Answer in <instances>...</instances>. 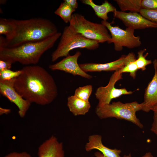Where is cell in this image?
<instances>
[{"label": "cell", "mask_w": 157, "mask_h": 157, "mask_svg": "<svg viewBox=\"0 0 157 157\" xmlns=\"http://www.w3.org/2000/svg\"><path fill=\"white\" fill-rule=\"evenodd\" d=\"M92 91L91 85H87L76 88L74 92V95L77 97L86 101H89V98Z\"/></svg>", "instance_id": "cell-21"}, {"label": "cell", "mask_w": 157, "mask_h": 157, "mask_svg": "<svg viewBox=\"0 0 157 157\" xmlns=\"http://www.w3.org/2000/svg\"><path fill=\"white\" fill-rule=\"evenodd\" d=\"M155 69L154 75L146 88L144 96L142 110L148 112L157 104V60L153 61Z\"/></svg>", "instance_id": "cell-14"}, {"label": "cell", "mask_w": 157, "mask_h": 157, "mask_svg": "<svg viewBox=\"0 0 157 157\" xmlns=\"http://www.w3.org/2000/svg\"><path fill=\"white\" fill-rule=\"evenodd\" d=\"M120 70L114 72L106 86L100 87L96 90L95 95L98 101L97 106L109 104L114 99L122 95H130L133 93V92L128 91L125 88L118 89L115 88V85L116 82L122 78V73Z\"/></svg>", "instance_id": "cell-8"}, {"label": "cell", "mask_w": 157, "mask_h": 157, "mask_svg": "<svg viewBox=\"0 0 157 157\" xmlns=\"http://www.w3.org/2000/svg\"><path fill=\"white\" fill-rule=\"evenodd\" d=\"M142 8L157 10V0H142Z\"/></svg>", "instance_id": "cell-26"}, {"label": "cell", "mask_w": 157, "mask_h": 157, "mask_svg": "<svg viewBox=\"0 0 157 157\" xmlns=\"http://www.w3.org/2000/svg\"><path fill=\"white\" fill-rule=\"evenodd\" d=\"M143 106V102L139 104L135 101L124 103L118 101L101 106H97L95 113L100 119L115 118L124 119L142 129L143 125L137 117L136 113L138 111L142 110Z\"/></svg>", "instance_id": "cell-4"}, {"label": "cell", "mask_w": 157, "mask_h": 157, "mask_svg": "<svg viewBox=\"0 0 157 157\" xmlns=\"http://www.w3.org/2000/svg\"><path fill=\"white\" fill-rule=\"evenodd\" d=\"M136 59L134 53L131 52L127 55H123L117 60L108 63H87L79 64L81 69L86 73L102 71L115 72L122 68L129 62Z\"/></svg>", "instance_id": "cell-10"}, {"label": "cell", "mask_w": 157, "mask_h": 157, "mask_svg": "<svg viewBox=\"0 0 157 157\" xmlns=\"http://www.w3.org/2000/svg\"><path fill=\"white\" fill-rule=\"evenodd\" d=\"M67 105L69 111L75 116L85 115L91 106L89 101L83 100L74 95L68 97Z\"/></svg>", "instance_id": "cell-16"}, {"label": "cell", "mask_w": 157, "mask_h": 157, "mask_svg": "<svg viewBox=\"0 0 157 157\" xmlns=\"http://www.w3.org/2000/svg\"><path fill=\"white\" fill-rule=\"evenodd\" d=\"M113 16L121 20L127 28L134 30L157 28V24L146 19L138 13H127L117 10L113 13Z\"/></svg>", "instance_id": "cell-12"}, {"label": "cell", "mask_w": 157, "mask_h": 157, "mask_svg": "<svg viewBox=\"0 0 157 157\" xmlns=\"http://www.w3.org/2000/svg\"><path fill=\"white\" fill-rule=\"evenodd\" d=\"M86 151L97 150L106 157H121V150L116 148L111 149L104 145L102 143L101 136L98 134L90 135L88 141L85 146Z\"/></svg>", "instance_id": "cell-15"}, {"label": "cell", "mask_w": 157, "mask_h": 157, "mask_svg": "<svg viewBox=\"0 0 157 157\" xmlns=\"http://www.w3.org/2000/svg\"><path fill=\"white\" fill-rule=\"evenodd\" d=\"M61 34L58 32L43 40L26 43L13 47H0V59L12 63L17 62L23 65H35L44 52L53 47Z\"/></svg>", "instance_id": "cell-3"}, {"label": "cell", "mask_w": 157, "mask_h": 157, "mask_svg": "<svg viewBox=\"0 0 157 157\" xmlns=\"http://www.w3.org/2000/svg\"><path fill=\"white\" fill-rule=\"evenodd\" d=\"M151 110L154 112V113L157 114V104L152 108Z\"/></svg>", "instance_id": "cell-34"}, {"label": "cell", "mask_w": 157, "mask_h": 157, "mask_svg": "<svg viewBox=\"0 0 157 157\" xmlns=\"http://www.w3.org/2000/svg\"><path fill=\"white\" fill-rule=\"evenodd\" d=\"M16 31V26L13 19L0 18V35H4L5 38L10 40L14 36Z\"/></svg>", "instance_id": "cell-18"}, {"label": "cell", "mask_w": 157, "mask_h": 157, "mask_svg": "<svg viewBox=\"0 0 157 157\" xmlns=\"http://www.w3.org/2000/svg\"><path fill=\"white\" fill-rule=\"evenodd\" d=\"M139 13L146 19L157 24V10L142 8Z\"/></svg>", "instance_id": "cell-25"}, {"label": "cell", "mask_w": 157, "mask_h": 157, "mask_svg": "<svg viewBox=\"0 0 157 157\" xmlns=\"http://www.w3.org/2000/svg\"><path fill=\"white\" fill-rule=\"evenodd\" d=\"M151 131L157 136V114L154 113Z\"/></svg>", "instance_id": "cell-29"}, {"label": "cell", "mask_w": 157, "mask_h": 157, "mask_svg": "<svg viewBox=\"0 0 157 157\" xmlns=\"http://www.w3.org/2000/svg\"><path fill=\"white\" fill-rule=\"evenodd\" d=\"M82 3L92 7L97 16L104 21H107L108 17V14L109 12L114 13L116 8L108 1L105 0L101 5L96 4L92 0H82Z\"/></svg>", "instance_id": "cell-17"}, {"label": "cell", "mask_w": 157, "mask_h": 157, "mask_svg": "<svg viewBox=\"0 0 157 157\" xmlns=\"http://www.w3.org/2000/svg\"><path fill=\"white\" fill-rule=\"evenodd\" d=\"M94 155L95 157H106L99 151L96 152L94 154Z\"/></svg>", "instance_id": "cell-33"}, {"label": "cell", "mask_w": 157, "mask_h": 157, "mask_svg": "<svg viewBox=\"0 0 157 157\" xmlns=\"http://www.w3.org/2000/svg\"><path fill=\"white\" fill-rule=\"evenodd\" d=\"M3 157H32L28 153L23 151L21 152H13L8 154Z\"/></svg>", "instance_id": "cell-27"}, {"label": "cell", "mask_w": 157, "mask_h": 157, "mask_svg": "<svg viewBox=\"0 0 157 157\" xmlns=\"http://www.w3.org/2000/svg\"><path fill=\"white\" fill-rule=\"evenodd\" d=\"M75 10L63 2L61 3L54 13L59 16L65 23H67L69 22L72 18V13Z\"/></svg>", "instance_id": "cell-20"}, {"label": "cell", "mask_w": 157, "mask_h": 157, "mask_svg": "<svg viewBox=\"0 0 157 157\" xmlns=\"http://www.w3.org/2000/svg\"><path fill=\"white\" fill-rule=\"evenodd\" d=\"M11 112L10 109L0 107V115H2L3 114H8Z\"/></svg>", "instance_id": "cell-31"}, {"label": "cell", "mask_w": 157, "mask_h": 157, "mask_svg": "<svg viewBox=\"0 0 157 157\" xmlns=\"http://www.w3.org/2000/svg\"><path fill=\"white\" fill-rule=\"evenodd\" d=\"M124 157H132L131 153H129L128 155H125ZM141 157H154L150 152L146 153L144 155Z\"/></svg>", "instance_id": "cell-32"}, {"label": "cell", "mask_w": 157, "mask_h": 157, "mask_svg": "<svg viewBox=\"0 0 157 157\" xmlns=\"http://www.w3.org/2000/svg\"><path fill=\"white\" fill-rule=\"evenodd\" d=\"M69 23L71 29L87 39L99 43L108 42L111 39V35L104 25L91 22L81 14H73Z\"/></svg>", "instance_id": "cell-6"}, {"label": "cell", "mask_w": 157, "mask_h": 157, "mask_svg": "<svg viewBox=\"0 0 157 157\" xmlns=\"http://www.w3.org/2000/svg\"><path fill=\"white\" fill-rule=\"evenodd\" d=\"M21 70L14 87L22 98L31 103L42 106L54 101L58 94L57 87L53 77L44 68L38 65H28Z\"/></svg>", "instance_id": "cell-1"}, {"label": "cell", "mask_w": 157, "mask_h": 157, "mask_svg": "<svg viewBox=\"0 0 157 157\" xmlns=\"http://www.w3.org/2000/svg\"><path fill=\"white\" fill-rule=\"evenodd\" d=\"M16 78L8 80H0V93L16 105L18 109L19 116L23 118L25 116L31 103L22 98L16 90L14 87Z\"/></svg>", "instance_id": "cell-9"}, {"label": "cell", "mask_w": 157, "mask_h": 157, "mask_svg": "<svg viewBox=\"0 0 157 157\" xmlns=\"http://www.w3.org/2000/svg\"><path fill=\"white\" fill-rule=\"evenodd\" d=\"M81 53L76 51L72 55L69 54L60 61L49 65V67L52 70H60L73 75L79 76L88 79H90L92 76L84 71L78 63V60Z\"/></svg>", "instance_id": "cell-11"}, {"label": "cell", "mask_w": 157, "mask_h": 157, "mask_svg": "<svg viewBox=\"0 0 157 157\" xmlns=\"http://www.w3.org/2000/svg\"><path fill=\"white\" fill-rule=\"evenodd\" d=\"M121 11L129 10L131 12L139 13L142 9V0H116Z\"/></svg>", "instance_id": "cell-19"}, {"label": "cell", "mask_w": 157, "mask_h": 157, "mask_svg": "<svg viewBox=\"0 0 157 157\" xmlns=\"http://www.w3.org/2000/svg\"><path fill=\"white\" fill-rule=\"evenodd\" d=\"M146 51V49L139 51L138 52V58L135 61L138 69H140L142 71L145 70L146 69V67L152 63L151 60L146 59V57L148 55V53H147L144 56L143 55L144 53Z\"/></svg>", "instance_id": "cell-22"}, {"label": "cell", "mask_w": 157, "mask_h": 157, "mask_svg": "<svg viewBox=\"0 0 157 157\" xmlns=\"http://www.w3.org/2000/svg\"><path fill=\"white\" fill-rule=\"evenodd\" d=\"M21 73V69L16 71L6 69L0 71V80H8L16 78Z\"/></svg>", "instance_id": "cell-24"}, {"label": "cell", "mask_w": 157, "mask_h": 157, "mask_svg": "<svg viewBox=\"0 0 157 157\" xmlns=\"http://www.w3.org/2000/svg\"><path fill=\"white\" fill-rule=\"evenodd\" d=\"M6 0H1L0 1V2H3V3H1V4H4V3H6Z\"/></svg>", "instance_id": "cell-35"}, {"label": "cell", "mask_w": 157, "mask_h": 157, "mask_svg": "<svg viewBox=\"0 0 157 157\" xmlns=\"http://www.w3.org/2000/svg\"><path fill=\"white\" fill-rule=\"evenodd\" d=\"M134 60L129 62L121 69L120 72L122 73L124 72H129L130 76L133 79L135 78L136 73L138 69L135 63L136 60Z\"/></svg>", "instance_id": "cell-23"}, {"label": "cell", "mask_w": 157, "mask_h": 157, "mask_svg": "<svg viewBox=\"0 0 157 157\" xmlns=\"http://www.w3.org/2000/svg\"><path fill=\"white\" fill-rule=\"evenodd\" d=\"M12 63L11 62L0 59V71L6 69H10Z\"/></svg>", "instance_id": "cell-28"}, {"label": "cell", "mask_w": 157, "mask_h": 157, "mask_svg": "<svg viewBox=\"0 0 157 157\" xmlns=\"http://www.w3.org/2000/svg\"><path fill=\"white\" fill-rule=\"evenodd\" d=\"M13 20L16 26L15 35L10 40L1 36L0 47H13L26 43L42 41L58 32L55 25L47 19L35 18Z\"/></svg>", "instance_id": "cell-2"}, {"label": "cell", "mask_w": 157, "mask_h": 157, "mask_svg": "<svg viewBox=\"0 0 157 157\" xmlns=\"http://www.w3.org/2000/svg\"><path fill=\"white\" fill-rule=\"evenodd\" d=\"M64 2L67 3L75 10L78 7V3L76 0H64Z\"/></svg>", "instance_id": "cell-30"}, {"label": "cell", "mask_w": 157, "mask_h": 157, "mask_svg": "<svg viewBox=\"0 0 157 157\" xmlns=\"http://www.w3.org/2000/svg\"><path fill=\"white\" fill-rule=\"evenodd\" d=\"M58 46L51 55L52 62L62 57L69 55L70 51L75 49H86L94 50L99 46V43L84 37L81 34L73 31L69 27H65L60 37Z\"/></svg>", "instance_id": "cell-5"}, {"label": "cell", "mask_w": 157, "mask_h": 157, "mask_svg": "<svg viewBox=\"0 0 157 157\" xmlns=\"http://www.w3.org/2000/svg\"><path fill=\"white\" fill-rule=\"evenodd\" d=\"M101 23L109 31L111 38L107 43H113L115 51H121L123 47L133 49L141 46L142 43L140 38L135 35L134 30L127 27L125 30H124L119 26H112L107 21L102 20Z\"/></svg>", "instance_id": "cell-7"}, {"label": "cell", "mask_w": 157, "mask_h": 157, "mask_svg": "<svg viewBox=\"0 0 157 157\" xmlns=\"http://www.w3.org/2000/svg\"><path fill=\"white\" fill-rule=\"evenodd\" d=\"M38 157H64L63 143L54 135L46 140L39 147Z\"/></svg>", "instance_id": "cell-13"}]
</instances>
